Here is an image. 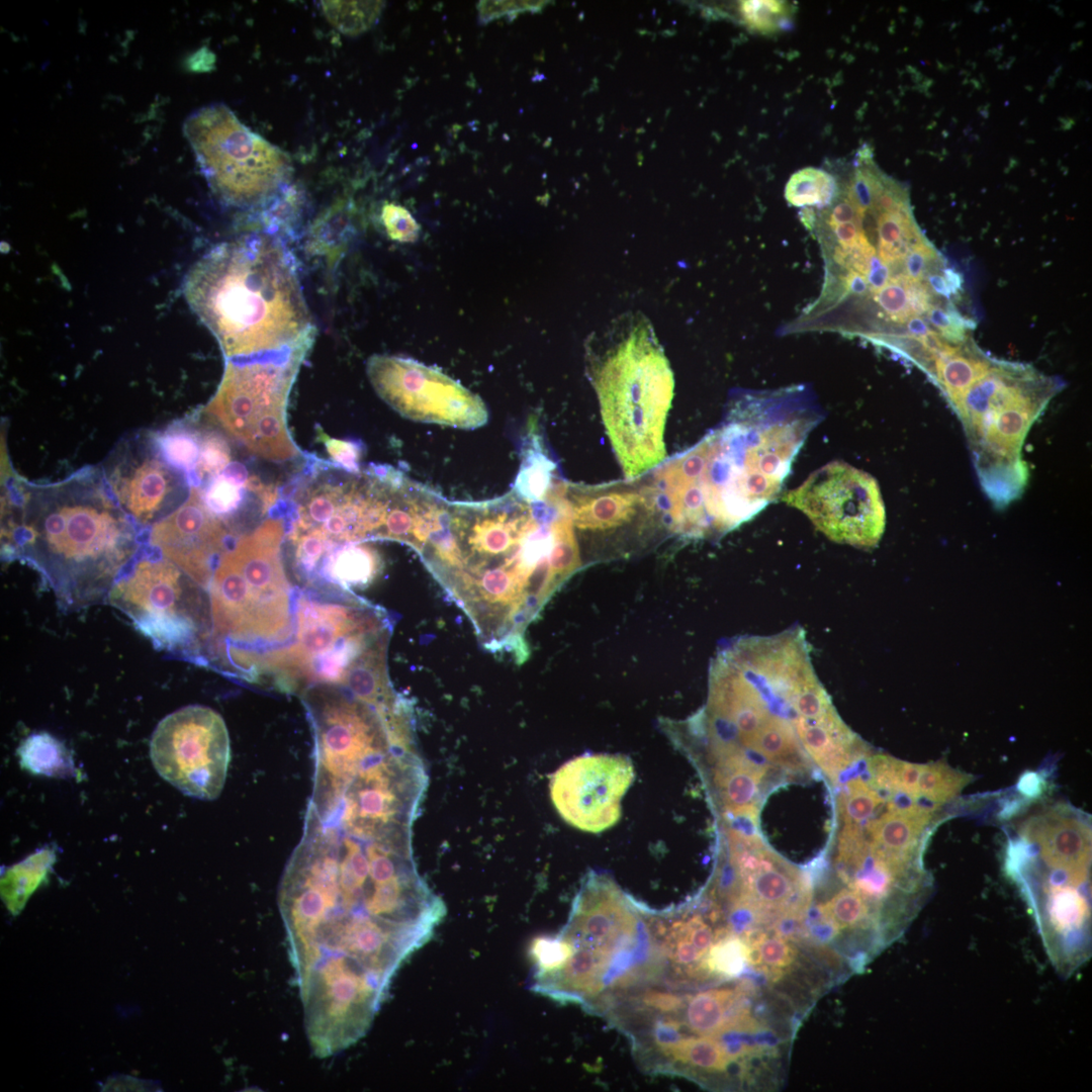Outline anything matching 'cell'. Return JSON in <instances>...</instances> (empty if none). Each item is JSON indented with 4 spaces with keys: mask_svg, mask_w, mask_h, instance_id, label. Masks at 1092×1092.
Listing matches in <instances>:
<instances>
[{
    "mask_svg": "<svg viewBox=\"0 0 1092 1092\" xmlns=\"http://www.w3.org/2000/svg\"><path fill=\"white\" fill-rule=\"evenodd\" d=\"M901 760L885 754H877L869 760L872 787L889 793H900L899 768Z\"/></svg>",
    "mask_w": 1092,
    "mask_h": 1092,
    "instance_id": "46",
    "label": "cell"
},
{
    "mask_svg": "<svg viewBox=\"0 0 1092 1092\" xmlns=\"http://www.w3.org/2000/svg\"><path fill=\"white\" fill-rule=\"evenodd\" d=\"M183 476L164 459L155 437L145 435L120 443L104 468V479L116 503L131 521L143 526L155 525L181 505L177 500L184 491Z\"/></svg>",
    "mask_w": 1092,
    "mask_h": 1092,
    "instance_id": "18",
    "label": "cell"
},
{
    "mask_svg": "<svg viewBox=\"0 0 1092 1092\" xmlns=\"http://www.w3.org/2000/svg\"><path fill=\"white\" fill-rule=\"evenodd\" d=\"M382 222L388 236L398 242H413L419 234V225L412 214L402 206L387 203L382 208Z\"/></svg>",
    "mask_w": 1092,
    "mask_h": 1092,
    "instance_id": "45",
    "label": "cell"
},
{
    "mask_svg": "<svg viewBox=\"0 0 1092 1092\" xmlns=\"http://www.w3.org/2000/svg\"><path fill=\"white\" fill-rule=\"evenodd\" d=\"M1021 836L1036 844L1043 862L1053 871L1048 885L1081 888L1088 880L1091 830L1068 811L1051 809L1028 819Z\"/></svg>",
    "mask_w": 1092,
    "mask_h": 1092,
    "instance_id": "20",
    "label": "cell"
},
{
    "mask_svg": "<svg viewBox=\"0 0 1092 1092\" xmlns=\"http://www.w3.org/2000/svg\"><path fill=\"white\" fill-rule=\"evenodd\" d=\"M250 477L242 463L232 461L220 474L207 481L202 491L207 508L220 519L231 517L245 502Z\"/></svg>",
    "mask_w": 1092,
    "mask_h": 1092,
    "instance_id": "29",
    "label": "cell"
},
{
    "mask_svg": "<svg viewBox=\"0 0 1092 1092\" xmlns=\"http://www.w3.org/2000/svg\"><path fill=\"white\" fill-rule=\"evenodd\" d=\"M283 519L268 518L224 551L208 586L209 655L252 682L261 659L293 638L297 596L281 557Z\"/></svg>",
    "mask_w": 1092,
    "mask_h": 1092,
    "instance_id": "6",
    "label": "cell"
},
{
    "mask_svg": "<svg viewBox=\"0 0 1092 1092\" xmlns=\"http://www.w3.org/2000/svg\"><path fill=\"white\" fill-rule=\"evenodd\" d=\"M154 437L164 459L192 484L200 455L202 431L179 424Z\"/></svg>",
    "mask_w": 1092,
    "mask_h": 1092,
    "instance_id": "30",
    "label": "cell"
},
{
    "mask_svg": "<svg viewBox=\"0 0 1092 1092\" xmlns=\"http://www.w3.org/2000/svg\"><path fill=\"white\" fill-rule=\"evenodd\" d=\"M109 603L159 649L201 658L212 620L207 590L164 557L144 556L119 575Z\"/></svg>",
    "mask_w": 1092,
    "mask_h": 1092,
    "instance_id": "12",
    "label": "cell"
},
{
    "mask_svg": "<svg viewBox=\"0 0 1092 1092\" xmlns=\"http://www.w3.org/2000/svg\"><path fill=\"white\" fill-rule=\"evenodd\" d=\"M540 976L559 970L572 954V945L562 937H538L531 947Z\"/></svg>",
    "mask_w": 1092,
    "mask_h": 1092,
    "instance_id": "43",
    "label": "cell"
},
{
    "mask_svg": "<svg viewBox=\"0 0 1092 1092\" xmlns=\"http://www.w3.org/2000/svg\"><path fill=\"white\" fill-rule=\"evenodd\" d=\"M601 415L627 478L660 465L673 376L646 328H636L603 358L594 372Z\"/></svg>",
    "mask_w": 1092,
    "mask_h": 1092,
    "instance_id": "9",
    "label": "cell"
},
{
    "mask_svg": "<svg viewBox=\"0 0 1092 1092\" xmlns=\"http://www.w3.org/2000/svg\"><path fill=\"white\" fill-rule=\"evenodd\" d=\"M184 132L209 186L231 204L263 203L290 177L288 155L245 126L223 104L193 112Z\"/></svg>",
    "mask_w": 1092,
    "mask_h": 1092,
    "instance_id": "13",
    "label": "cell"
},
{
    "mask_svg": "<svg viewBox=\"0 0 1092 1092\" xmlns=\"http://www.w3.org/2000/svg\"><path fill=\"white\" fill-rule=\"evenodd\" d=\"M226 539L222 519L207 508L197 486L150 533L151 546L207 590Z\"/></svg>",
    "mask_w": 1092,
    "mask_h": 1092,
    "instance_id": "19",
    "label": "cell"
},
{
    "mask_svg": "<svg viewBox=\"0 0 1092 1092\" xmlns=\"http://www.w3.org/2000/svg\"><path fill=\"white\" fill-rule=\"evenodd\" d=\"M973 781L974 776L951 767L945 760L928 762L921 767L919 796L934 804L946 803Z\"/></svg>",
    "mask_w": 1092,
    "mask_h": 1092,
    "instance_id": "34",
    "label": "cell"
},
{
    "mask_svg": "<svg viewBox=\"0 0 1092 1092\" xmlns=\"http://www.w3.org/2000/svg\"><path fill=\"white\" fill-rule=\"evenodd\" d=\"M749 962L762 964L772 973L790 967L796 957L793 945L785 938L777 935L762 934L749 945Z\"/></svg>",
    "mask_w": 1092,
    "mask_h": 1092,
    "instance_id": "42",
    "label": "cell"
},
{
    "mask_svg": "<svg viewBox=\"0 0 1092 1092\" xmlns=\"http://www.w3.org/2000/svg\"><path fill=\"white\" fill-rule=\"evenodd\" d=\"M1018 792L1028 798H1038L1044 790V781L1038 772L1027 770L1024 771L1017 783Z\"/></svg>",
    "mask_w": 1092,
    "mask_h": 1092,
    "instance_id": "50",
    "label": "cell"
},
{
    "mask_svg": "<svg viewBox=\"0 0 1092 1092\" xmlns=\"http://www.w3.org/2000/svg\"><path fill=\"white\" fill-rule=\"evenodd\" d=\"M749 945L742 939L729 936L711 945L706 965L714 973L727 977L740 975L749 962Z\"/></svg>",
    "mask_w": 1092,
    "mask_h": 1092,
    "instance_id": "39",
    "label": "cell"
},
{
    "mask_svg": "<svg viewBox=\"0 0 1092 1092\" xmlns=\"http://www.w3.org/2000/svg\"><path fill=\"white\" fill-rule=\"evenodd\" d=\"M836 190L833 174L826 168L806 167L795 172L785 187L787 202L798 208H821Z\"/></svg>",
    "mask_w": 1092,
    "mask_h": 1092,
    "instance_id": "32",
    "label": "cell"
},
{
    "mask_svg": "<svg viewBox=\"0 0 1092 1092\" xmlns=\"http://www.w3.org/2000/svg\"><path fill=\"white\" fill-rule=\"evenodd\" d=\"M289 960L314 1056L365 1035L402 963L444 914L413 886L287 861L278 892Z\"/></svg>",
    "mask_w": 1092,
    "mask_h": 1092,
    "instance_id": "1",
    "label": "cell"
},
{
    "mask_svg": "<svg viewBox=\"0 0 1092 1092\" xmlns=\"http://www.w3.org/2000/svg\"><path fill=\"white\" fill-rule=\"evenodd\" d=\"M382 569L383 560L374 547L364 543L340 545L329 552L315 584H329L346 590L364 588L377 578Z\"/></svg>",
    "mask_w": 1092,
    "mask_h": 1092,
    "instance_id": "24",
    "label": "cell"
},
{
    "mask_svg": "<svg viewBox=\"0 0 1092 1092\" xmlns=\"http://www.w3.org/2000/svg\"><path fill=\"white\" fill-rule=\"evenodd\" d=\"M644 1000L648 1005L666 1011L673 1010L680 1004V1000L677 997L665 993L648 994Z\"/></svg>",
    "mask_w": 1092,
    "mask_h": 1092,
    "instance_id": "53",
    "label": "cell"
},
{
    "mask_svg": "<svg viewBox=\"0 0 1092 1092\" xmlns=\"http://www.w3.org/2000/svg\"><path fill=\"white\" fill-rule=\"evenodd\" d=\"M883 802L879 792L863 780L856 778L846 784V792L840 800L844 823L860 824L868 820Z\"/></svg>",
    "mask_w": 1092,
    "mask_h": 1092,
    "instance_id": "40",
    "label": "cell"
},
{
    "mask_svg": "<svg viewBox=\"0 0 1092 1092\" xmlns=\"http://www.w3.org/2000/svg\"><path fill=\"white\" fill-rule=\"evenodd\" d=\"M214 63V56L211 52L203 48L197 54H195L190 60V67L195 71H206L212 68Z\"/></svg>",
    "mask_w": 1092,
    "mask_h": 1092,
    "instance_id": "55",
    "label": "cell"
},
{
    "mask_svg": "<svg viewBox=\"0 0 1092 1092\" xmlns=\"http://www.w3.org/2000/svg\"><path fill=\"white\" fill-rule=\"evenodd\" d=\"M390 635L384 610L352 590L307 585L297 594L292 640L261 659L253 682L296 696L313 686H343L353 666L388 645Z\"/></svg>",
    "mask_w": 1092,
    "mask_h": 1092,
    "instance_id": "7",
    "label": "cell"
},
{
    "mask_svg": "<svg viewBox=\"0 0 1092 1092\" xmlns=\"http://www.w3.org/2000/svg\"><path fill=\"white\" fill-rule=\"evenodd\" d=\"M530 428L513 489L529 500H538L546 495L557 479V466L543 450L541 436L535 432L534 423Z\"/></svg>",
    "mask_w": 1092,
    "mask_h": 1092,
    "instance_id": "27",
    "label": "cell"
},
{
    "mask_svg": "<svg viewBox=\"0 0 1092 1092\" xmlns=\"http://www.w3.org/2000/svg\"><path fill=\"white\" fill-rule=\"evenodd\" d=\"M494 654L523 655L525 631L580 567L569 484L529 500L514 489L482 502L418 491L406 541Z\"/></svg>",
    "mask_w": 1092,
    "mask_h": 1092,
    "instance_id": "2",
    "label": "cell"
},
{
    "mask_svg": "<svg viewBox=\"0 0 1092 1092\" xmlns=\"http://www.w3.org/2000/svg\"><path fill=\"white\" fill-rule=\"evenodd\" d=\"M922 764L902 761L899 768V787L900 793L906 795L912 800H917L919 796L918 780L920 776Z\"/></svg>",
    "mask_w": 1092,
    "mask_h": 1092,
    "instance_id": "48",
    "label": "cell"
},
{
    "mask_svg": "<svg viewBox=\"0 0 1092 1092\" xmlns=\"http://www.w3.org/2000/svg\"><path fill=\"white\" fill-rule=\"evenodd\" d=\"M313 737L312 793L324 803L370 762L394 750L415 749L411 704L377 706L342 686L318 685L298 696Z\"/></svg>",
    "mask_w": 1092,
    "mask_h": 1092,
    "instance_id": "10",
    "label": "cell"
},
{
    "mask_svg": "<svg viewBox=\"0 0 1092 1092\" xmlns=\"http://www.w3.org/2000/svg\"><path fill=\"white\" fill-rule=\"evenodd\" d=\"M993 358L986 356L973 342L956 346L937 356L929 376L952 405L964 392L989 369Z\"/></svg>",
    "mask_w": 1092,
    "mask_h": 1092,
    "instance_id": "26",
    "label": "cell"
},
{
    "mask_svg": "<svg viewBox=\"0 0 1092 1092\" xmlns=\"http://www.w3.org/2000/svg\"><path fill=\"white\" fill-rule=\"evenodd\" d=\"M635 771L621 754L586 753L562 764L550 780V797L560 817L590 833L613 827L621 818V801Z\"/></svg>",
    "mask_w": 1092,
    "mask_h": 1092,
    "instance_id": "17",
    "label": "cell"
},
{
    "mask_svg": "<svg viewBox=\"0 0 1092 1092\" xmlns=\"http://www.w3.org/2000/svg\"><path fill=\"white\" fill-rule=\"evenodd\" d=\"M656 1043L667 1053L681 1039L679 1024L673 1020L658 1021L654 1028Z\"/></svg>",
    "mask_w": 1092,
    "mask_h": 1092,
    "instance_id": "49",
    "label": "cell"
},
{
    "mask_svg": "<svg viewBox=\"0 0 1092 1092\" xmlns=\"http://www.w3.org/2000/svg\"><path fill=\"white\" fill-rule=\"evenodd\" d=\"M21 766L47 777H75L76 768L67 747L47 732L26 737L17 749Z\"/></svg>",
    "mask_w": 1092,
    "mask_h": 1092,
    "instance_id": "28",
    "label": "cell"
},
{
    "mask_svg": "<svg viewBox=\"0 0 1092 1092\" xmlns=\"http://www.w3.org/2000/svg\"><path fill=\"white\" fill-rule=\"evenodd\" d=\"M925 317L940 337L951 345L958 346L968 342L970 340L968 332L975 328L974 321L963 316L951 301L944 306L933 304Z\"/></svg>",
    "mask_w": 1092,
    "mask_h": 1092,
    "instance_id": "41",
    "label": "cell"
},
{
    "mask_svg": "<svg viewBox=\"0 0 1092 1092\" xmlns=\"http://www.w3.org/2000/svg\"><path fill=\"white\" fill-rule=\"evenodd\" d=\"M367 374L379 397L406 419L466 430L487 422L486 406L478 395L415 360L374 355L367 362Z\"/></svg>",
    "mask_w": 1092,
    "mask_h": 1092,
    "instance_id": "16",
    "label": "cell"
},
{
    "mask_svg": "<svg viewBox=\"0 0 1092 1092\" xmlns=\"http://www.w3.org/2000/svg\"><path fill=\"white\" fill-rule=\"evenodd\" d=\"M570 503L574 527L580 530H608L624 525L643 506L641 492L575 490L570 486Z\"/></svg>",
    "mask_w": 1092,
    "mask_h": 1092,
    "instance_id": "23",
    "label": "cell"
},
{
    "mask_svg": "<svg viewBox=\"0 0 1092 1092\" xmlns=\"http://www.w3.org/2000/svg\"><path fill=\"white\" fill-rule=\"evenodd\" d=\"M1063 383L1032 366L993 359L951 405L966 433L980 484L996 506L1018 498L1028 478L1022 446Z\"/></svg>",
    "mask_w": 1092,
    "mask_h": 1092,
    "instance_id": "8",
    "label": "cell"
},
{
    "mask_svg": "<svg viewBox=\"0 0 1092 1092\" xmlns=\"http://www.w3.org/2000/svg\"><path fill=\"white\" fill-rule=\"evenodd\" d=\"M735 999L734 993L727 989L697 994L687 1010L690 1028L704 1036H714L724 1032L730 1021L728 1010Z\"/></svg>",
    "mask_w": 1092,
    "mask_h": 1092,
    "instance_id": "31",
    "label": "cell"
},
{
    "mask_svg": "<svg viewBox=\"0 0 1092 1092\" xmlns=\"http://www.w3.org/2000/svg\"><path fill=\"white\" fill-rule=\"evenodd\" d=\"M150 756L157 772L180 792L213 800L223 789L231 760L225 723L208 707L181 708L157 725Z\"/></svg>",
    "mask_w": 1092,
    "mask_h": 1092,
    "instance_id": "14",
    "label": "cell"
},
{
    "mask_svg": "<svg viewBox=\"0 0 1092 1092\" xmlns=\"http://www.w3.org/2000/svg\"><path fill=\"white\" fill-rule=\"evenodd\" d=\"M941 273L950 288L952 297H957L963 289L964 279L962 274L952 268L945 267L941 268Z\"/></svg>",
    "mask_w": 1092,
    "mask_h": 1092,
    "instance_id": "56",
    "label": "cell"
},
{
    "mask_svg": "<svg viewBox=\"0 0 1092 1092\" xmlns=\"http://www.w3.org/2000/svg\"><path fill=\"white\" fill-rule=\"evenodd\" d=\"M738 12L748 29L772 34L791 26L795 5L786 1H741Z\"/></svg>",
    "mask_w": 1092,
    "mask_h": 1092,
    "instance_id": "36",
    "label": "cell"
},
{
    "mask_svg": "<svg viewBox=\"0 0 1092 1092\" xmlns=\"http://www.w3.org/2000/svg\"><path fill=\"white\" fill-rule=\"evenodd\" d=\"M818 422L804 386L740 393L717 429L659 466L646 504L688 538L731 531L777 497Z\"/></svg>",
    "mask_w": 1092,
    "mask_h": 1092,
    "instance_id": "3",
    "label": "cell"
},
{
    "mask_svg": "<svg viewBox=\"0 0 1092 1092\" xmlns=\"http://www.w3.org/2000/svg\"><path fill=\"white\" fill-rule=\"evenodd\" d=\"M311 345L228 360L205 415L250 453L272 462L294 459L300 450L287 426L288 397Z\"/></svg>",
    "mask_w": 1092,
    "mask_h": 1092,
    "instance_id": "11",
    "label": "cell"
},
{
    "mask_svg": "<svg viewBox=\"0 0 1092 1092\" xmlns=\"http://www.w3.org/2000/svg\"><path fill=\"white\" fill-rule=\"evenodd\" d=\"M715 783L729 816L755 809L753 799L757 793L765 767L757 764L736 750L717 757Z\"/></svg>",
    "mask_w": 1092,
    "mask_h": 1092,
    "instance_id": "25",
    "label": "cell"
},
{
    "mask_svg": "<svg viewBox=\"0 0 1092 1092\" xmlns=\"http://www.w3.org/2000/svg\"><path fill=\"white\" fill-rule=\"evenodd\" d=\"M689 935V939L700 952L704 953L710 948L713 940V934L711 929L707 925L696 921L695 925L691 926Z\"/></svg>",
    "mask_w": 1092,
    "mask_h": 1092,
    "instance_id": "52",
    "label": "cell"
},
{
    "mask_svg": "<svg viewBox=\"0 0 1092 1092\" xmlns=\"http://www.w3.org/2000/svg\"><path fill=\"white\" fill-rule=\"evenodd\" d=\"M316 435L335 465L353 473L361 471L363 448L360 443L331 438L320 428H316Z\"/></svg>",
    "mask_w": 1092,
    "mask_h": 1092,
    "instance_id": "44",
    "label": "cell"
},
{
    "mask_svg": "<svg viewBox=\"0 0 1092 1092\" xmlns=\"http://www.w3.org/2000/svg\"><path fill=\"white\" fill-rule=\"evenodd\" d=\"M94 470L22 492L19 520L5 532L10 545L42 573L68 606L109 593L138 548L131 519Z\"/></svg>",
    "mask_w": 1092,
    "mask_h": 1092,
    "instance_id": "4",
    "label": "cell"
},
{
    "mask_svg": "<svg viewBox=\"0 0 1092 1092\" xmlns=\"http://www.w3.org/2000/svg\"><path fill=\"white\" fill-rule=\"evenodd\" d=\"M668 1053L678 1061L712 1071L725 1070L731 1059L712 1036L681 1038Z\"/></svg>",
    "mask_w": 1092,
    "mask_h": 1092,
    "instance_id": "37",
    "label": "cell"
},
{
    "mask_svg": "<svg viewBox=\"0 0 1092 1092\" xmlns=\"http://www.w3.org/2000/svg\"><path fill=\"white\" fill-rule=\"evenodd\" d=\"M383 1H323L328 20L341 32L358 35L370 29L378 20Z\"/></svg>",
    "mask_w": 1092,
    "mask_h": 1092,
    "instance_id": "35",
    "label": "cell"
},
{
    "mask_svg": "<svg viewBox=\"0 0 1092 1092\" xmlns=\"http://www.w3.org/2000/svg\"><path fill=\"white\" fill-rule=\"evenodd\" d=\"M184 295L228 359L312 344L314 327L280 242L256 234L221 244L190 270Z\"/></svg>",
    "mask_w": 1092,
    "mask_h": 1092,
    "instance_id": "5",
    "label": "cell"
},
{
    "mask_svg": "<svg viewBox=\"0 0 1092 1092\" xmlns=\"http://www.w3.org/2000/svg\"><path fill=\"white\" fill-rule=\"evenodd\" d=\"M932 810L908 804L889 803L888 811L868 824L870 853L883 860L895 874L906 878L918 841L932 818Z\"/></svg>",
    "mask_w": 1092,
    "mask_h": 1092,
    "instance_id": "21",
    "label": "cell"
},
{
    "mask_svg": "<svg viewBox=\"0 0 1092 1092\" xmlns=\"http://www.w3.org/2000/svg\"><path fill=\"white\" fill-rule=\"evenodd\" d=\"M676 960L682 964H689L700 959L703 953L691 942L689 938H682L677 942Z\"/></svg>",
    "mask_w": 1092,
    "mask_h": 1092,
    "instance_id": "54",
    "label": "cell"
},
{
    "mask_svg": "<svg viewBox=\"0 0 1092 1092\" xmlns=\"http://www.w3.org/2000/svg\"><path fill=\"white\" fill-rule=\"evenodd\" d=\"M783 500L836 543L874 547L885 530V505L877 480L845 462L832 461L817 469Z\"/></svg>",
    "mask_w": 1092,
    "mask_h": 1092,
    "instance_id": "15",
    "label": "cell"
},
{
    "mask_svg": "<svg viewBox=\"0 0 1092 1092\" xmlns=\"http://www.w3.org/2000/svg\"><path fill=\"white\" fill-rule=\"evenodd\" d=\"M941 266L930 270L926 274V276L924 278V281L926 282V284L930 288L931 292L935 296H941V297H944V298H946V299H948L950 301L951 298H952L950 288H949L946 280L944 279L942 273L937 272V270L940 269Z\"/></svg>",
    "mask_w": 1092,
    "mask_h": 1092,
    "instance_id": "51",
    "label": "cell"
},
{
    "mask_svg": "<svg viewBox=\"0 0 1092 1092\" xmlns=\"http://www.w3.org/2000/svg\"><path fill=\"white\" fill-rule=\"evenodd\" d=\"M542 5L543 2L533 1H479L476 8L479 20L487 23L506 15L540 9Z\"/></svg>",
    "mask_w": 1092,
    "mask_h": 1092,
    "instance_id": "47",
    "label": "cell"
},
{
    "mask_svg": "<svg viewBox=\"0 0 1092 1092\" xmlns=\"http://www.w3.org/2000/svg\"><path fill=\"white\" fill-rule=\"evenodd\" d=\"M737 859L744 879L745 893L742 901L748 906L760 911L793 914L804 908L793 901L796 893L794 873L786 868L776 867L775 858H770V854H742Z\"/></svg>",
    "mask_w": 1092,
    "mask_h": 1092,
    "instance_id": "22",
    "label": "cell"
},
{
    "mask_svg": "<svg viewBox=\"0 0 1092 1092\" xmlns=\"http://www.w3.org/2000/svg\"><path fill=\"white\" fill-rule=\"evenodd\" d=\"M231 463L232 452L224 437L216 431H202L200 455L192 484L208 481L220 474Z\"/></svg>",
    "mask_w": 1092,
    "mask_h": 1092,
    "instance_id": "38",
    "label": "cell"
},
{
    "mask_svg": "<svg viewBox=\"0 0 1092 1092\" xmlns=\"http://www.w3.org/2000/svg\"><path fill=\"white\" fill-rule=\"evenodd\" d=\"M55 860L52 848H42L11 867L2 882V893L12 907L22 905Z\"/></svg>",
    "mask_w": 1092,
    "mask_h": 1092,
    "instance_id": "33",
    "label": "cell"
}]
</instances>
